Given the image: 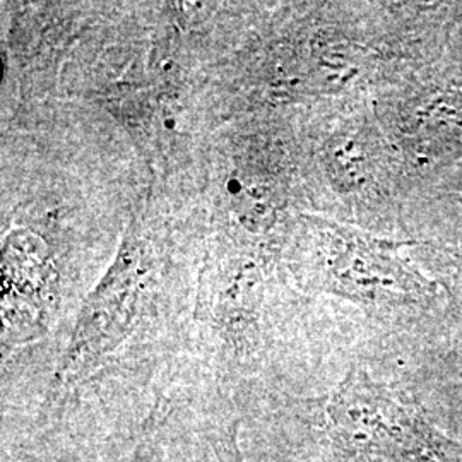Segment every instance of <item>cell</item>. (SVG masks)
Returning a JSON list of instances; mask_svg holds the SVG:
<instances>
[{"label": "cell", "instance_id": "6da1fadb", "mask_svg": "<svg viewBox=\"0 0 462 462\" xmlns=\"http://www.w3.org/2000/svg\"><path fill=\"white\" fill-rule=\"evenodd\" d=\"M332 446L351 462H462V448L366 372L351 370L326 402Z\"/></svg>", "mask_w": 462, "mask_h": 462}, {"label": "cell", "instance_id": "7a4b0ae2", "mask_svg": "<svg viewBox=\"0 0 462 462\" xmlns=\"http://www.w3.org/2000/svg\"><path fill=\"white\" fill-rule=\"evenodd\" d=\"M366 158L364 143L356 137L346 135L334 139L328 152V168L334 183L346 190L358 187L366 171Z\"/></svg>", "mask_w": 462, "mask_h": 462}, {"label": "cell", "instance_id": "3957f363", "mask_svg": "<svg viewBox=\"0 0 462 462\" xmlns=\"http://www.w3.org/2000/svg\"><path fill=\"white\" fill-rule=\"evenodd\" d=\"M165 420V414L158 410L149 416L144 435L141 437L129 462H166Z\"/></svg>", "mask_w": 462, "mask_h": 462}, {"label": "cell", "instance_id": "277c9868", "mask_svg": "<svg viewBox=\"0 0 462 462\" xmlns=\"http://www.w3.org/2000/svg\"><path fill=\"white\" fill-rule=\"evenodd\" d=\"M216 462H245L244 452L238 440V423H221L209 437Z\"/></svg>", "mask_w": 462, "mask_h": 462}]
</instances>
